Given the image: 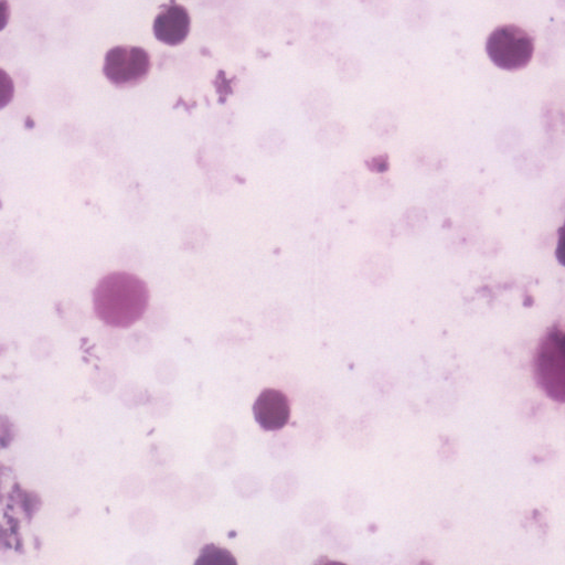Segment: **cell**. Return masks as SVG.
Wrapping results in <instances>:
<instances>
[{"label":"cell","mask_w":565,"mask_h":565,"mask_svg":"<svg viewBox=\"0 0 565 565\" xmlns=\"http://www.w3.org/2000/svg\"><path fill=\"white\" fill-rule=\"evenodd\" d=\"M359 191L355 179L351 174L341 177L333 188V199L341 205L350 204L356 196Z\"/></svg>","instance_id":"9c48e42d"},{"label":"cell","mask_w":565,"mask_h":565,"mask_svg":"<svg viewBox=\"0 0 565 565\" xmlns=\"http://www.w3.org/2000/svg\"><path fill=\"white\" fill-rule=\"evenodd\" d=\"M367 195L373 200H387L393 193V185L384 178L371 179L365 185Z\"/></svg>","instance_id":"7c38bea8"},{"label":"cell","mask_w":565,"mask_h":565,"mask_svg":"<svg viewBox=\"0 0 565 565\" xmlns=\"http://www.w3.org/2000/svg\"><path fill=\"white\" fill-rule=\"evenodd\" d=\"M190 28L191 18L186 8L179 3H171L156 15L152 29L160 42L179 45L186 40Z\"/></svg>","instance_id":"8992f818"},{"label":"cell","mask_w":565,"mask_h":565,"mask_svg":"<svg viewBox=\"0 0 565 565\" xmlns=\"http://www.w3.org/2000/svg\"><path fill=\"white\" fill-rule=\"evenodd\" d=\"M486 51L499 68L515 72L530 64L534 54V39L518 24H501L489 34Z\"/></svg>","instance_id":"3957f363"},{"label":"cell","mask_w":565,"mask_h":565,"mask_svg":"<svg viewBox=\"0 0 565 565\" xmlns=\"http://www.w3.org/2000/svg\"><path fill=\"white\" fill-rule=\"evenodd\" d=\"M344 138L345 134L340 127H331V130L321 129L317 135L318 142L327 148H333L341 145Z\"/></svg>","instance_id":"4fadbf2b"},{"label":"cell","mask_w":565,"mask_h":565,"mask_svg":"<svg viewBox=\"0 0 565 565\" xmlns=\"http://www.w3.org/2000/svg\"><path fill=\"white\" fill-rule=\"evenodd\" d=\"M253 413L256 422L264 430H279L290 419V402L280 390L266 387L257 396Z\"/></svg>","instance_id":"5b68a950"},{"label":"cell","mask_w":565,"mask_h":565,"mask_svg":"<svg viewBox=\"0 0 565 565\" xmlns=\"http://www.w3.org/2000/svg\"><path fill=\"white\" fill-rule=\"evenodd\" d=\"M401 223L406 234L418 235L423 233L426 227V212L420 206H411L404 212Z\"/></svg>","instance_id":"ba28073f"},{"label":"cell","mask_w":565,"mask_h":565,"mask_svg":"<svg viewBox=\"0 0 565 565\" xmlns=\"http://www.w3.org/2000/svg\"><path fill=\"white\" fill-rule=\"evenodd\" d=\"M373 234L377 239L382 242H386L391 239L392 236V225L388 218L382 217L374 221L373 225Z\"/></svg>","instance_id":"5bb4252c"},{"label":"cell","mask_w":565,"mask_h":565,"mask_svg":"<svg viewBox=\"0 0 565 565\" xmlns=\"http://www.w3.org/2000/svg\"><path fill=\"white\" fill-rule=\"evenodd\" d=\"M147 284L137 275L111 271L99 279L93 291L96 317L114 328H129L139 321L149 305Z\"/></svg>","instance_id":"6da1fadb"},{"label":"cell","mask_w":565,"mask_h":565,"mask_svg":"<svg viewBox=\"0 0 565 565\" xmlns=\"http://www.w3.org/2000/svg\"><path fill=\"white\" fill-rule=\"evenodd\" d=\"M361 271L371 284L380 286L386 282L392 276L393 262L391 257L384 253H369L361 262Z\"/></svg>","instance_id":"52a82bcc"},{"label":"cell","mask_w":565,"mask_h":565,"mask_svg":"<svg viewBox=\"0 0 565 565\" xmlns=\"http://www.w3.org/2000/svg\"><path fill=\"white\" fill-rule=\"evenodd\" d=\"M556 256H557L559 263L565 266V231L558 239V245L556 248Z\"/></svg>","instance_id":"2e32d148"},{"label":"cell","mask_w":565,"mask_h":565,"mask_svg":"<svg viewBox=\"0 0 565 565\" xmlns=\"http://www.w3.org/2000/svg\"><path fill=\"white\" fill-rule=\"evenodd\" d=\"M365 164L369 170L376 173H382L385 172L390 167L388 157L386 153H377L366 160Z\"/></svg>","instance_id":"9a60e30c"},{"label":"cell","mask_w":565,"mask_h":565,"mask_svg":"<svg viewBox=\"0 0 565 565\" xmlns=\"http://www.w3.org/2000/svg\"><path fill=\"white\" fill-rule=\"evenodd\" d=\"M196 563H236L235 558H233L232 554L222 547H217L214 545L205 546L202 550L200 557Z\"/></svg>","instance_id":"8fae6325"},{"label":"cell","mask_w":565,"mask_h":565,"mask_svg":"<svg viewBox=\"0 0 565 565\" xmlns=\"http://www.w3.org/2000/svg\"><path fill=\"white\" fill-rule=\"evenodd\" d=\"M533 374L547 397L565 403V333L553 331L540 342L533 358Z\"/></svg>","instance_id":"7a4b0ae2"},{"label":"cell","mask_w":565,"mask_h":565,"mask_svg":"<svg viewBox=\"0 0 565 565\" xmlns=\"http://www.w3.org/2000/svg\"><path fill=\"white\" fill-rule=\"evenodd\" d=\"M412 161L414 166L422 172L435 170L436 154L430 147L418 146L412 151Z\"/></svg>","instance_id":"30bf717a"},{"label":"cell","mask_w":565,"mask_h":565,"mask_svg":"<svg viewBox=\"0 0 565 565\" xmlns=\"http://www.w3.org/2000/svg\"><path fill=\"white\" fill-rule=\"evenodd\" d=\"M150 54L140 46L117 45L107 51L103 73L117 88H130L141 84L150 74Z\"/></svg>","instance_id":"277c9868"}]
</instances>
